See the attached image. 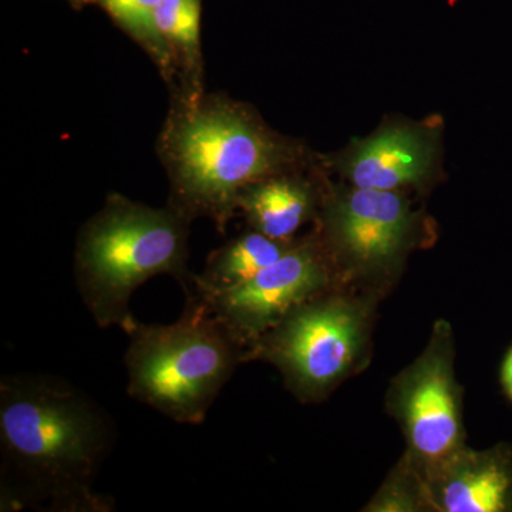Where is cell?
I'll return each instance as SVG.
<instances>
[{"label":"cell","mask_w":512,"mask_h":512,"mask_svg":"<svg viewBox=\"0 0 512 512\" xmlns=\"http://www.w3.org/2000/svg\"><path fill=\"white\" fill-rule=\"evenodd\" d=\"M503 382L505 389L512 399V350L508 353L507 359H505L503 367Z\"/></svg>","instance_id":"16"},{"label":"cell","mask_w":512,"mask_h":512,"mask_svg":"<svg viewBox=\"0 0 512 512\" xmlns=\"http://www.w3.org/2000/svg\"><path fill=\"white\" fill-rule=\"evenodd\" d=\"M416 507L417 503L407 488L394 484L376 498L375 503L372 504V511H414Z\"/></svg>","instance_id":"15"},{"label":"cell","mask_w":512,"mask_h":512,"mask_svg":"<svg viewBox=\"0 0 512 512\" xmlns=\"http://www.w3.org/2000/svg\"><path fill=\"white\" fill-rule=\"evenodd\" d=\"M362 329V318L353 306L313 296L256 339L247 359L269 360L302 397H315L352 365Z\"/></svg>","instance_id":"5"},{"label":"cell","mask_w":512,"mask_h":512,"mask_svg":"<svg viewBox=\"0 0 512 512\" xmlns=\"http://www.w3.org/2000/svg\"><path fill=\"white\" fill-rule=\"evenodd\" d=\"M434 143L419 128L392 127L357 144L345 161V173L359 188L394 191L420 183L429 174Z\"/></svg>","instance_id":"9"},{"label":"cell","mask_w":512,"mask_h":512,"mask_svg":"<svg viewBox=\"0 0 512 512\" xmlns=\"http://www.w3.org/2000/svg\"><path fill=\"white\" fill-rule=\"evenodd\" d=\"M315 197L309 184L284 173L248 185L239 194L238 210L255 231L278 241H291L311 217Z\"/></svg>","instance_id":"11"},{"label":"cell","mask_w":512,"mask_h":512,"mask_svg":"<svg viewBox=\"0 0 512 512\" xmlns=\"http://www.w3.org/2000/svg\"><path fill=\"white\" fill-rule=\"evenodd\" d=\"M431 498L446 512L507 510L512 487L510 470L500 458L458 448L434 466Z\"/></svg>","instance_id":"10"},{"label":"cell","mask_w":512,"mask_h":512,"mask_svg":"<svg viewBox=\"0 0 512 512\" xmlns=\"http://www.w3.org/2000/svg\"><path fill=\"white\" fill-rule=\"evenodd\" d=\"M444 336L440 330L404 375L397 400L414 453L431 467L461 448L457 392Z\"/></svg>","instance_id":"7"},{"label":"cell","mask_w":512,"mask_h":512,"mask_svg":"<svg viewBox=\"0 0 512 512\" xmlns=\"http://www.w3.org/2000/svg\"><path fill=\"white\" fill-rule=\"evenodd\" d=\"M329 225L336 244L356 262L383 265L406 244L412 212L394 191L357 187L330 208Z\"/></svg>","instance_id":"8"},{"label":"cell","mask_w":512,"mask_h":512,"mask_svg":"<svg viewBox=\"0 0 512 512\" xmlns=\"http://www.w3.org/2000/svg\"><path fill=\"white\" fill-rule=\"evenodd\" d=\"M116 429L109 414L73 383L40 373L0 382L2 500L6 507L63 512L113 510L93 480L109 456Z\"/></svg>","instance_id":"1"},{"label":"cell","mask_w":512,"mask_h":512,"mask_svg":"<svg viewBox=\"0 0 512 512\" xmlns=\"http://www.w3.org/2000/svg\"><path fill=\"white\" fill-rule=\"evenodd\" d=\"M127 393L175 423H204L208 410L247 360L248 348L194 291L171 325L137 322L127 332Z\"/></svg>","instance_id":"4"},{"label":"cell","mask_w":512,"mask_h":512,"mask_svg":"<svg viewBox=\"0 0 512 512\" xmlns=\"http://www.w3.org/2000/svg\"><path fill=\"white\" fill-rule=\"evenodd\" d=\"M191 220L175 208H153L110 194L80 229L74 278L84 306L99 328L128 332L138 322L130 301L138 286L157 275L173 276L194 291L188 269Z\"/></svg>","instance_id":"3"},{"label":"cell","mask_w":512,"mask_h":512,"mask_svg":"<svg viewBox=\"0 0 512 512\" xmlns=\"http://www.w3.org/2000/svg\"><path fill=\"white\" fill-rule=\"evenodd\" d=\"M158 154L170 181L168 205L191 221L208 218L220 232L238 211L239 194L295 157L245 104L205 93L174 94Z\"/></svg>","instance_id":"2"},{"label":"cell","mask_w":512,"mask_h":512,"mask_svg":"<svg viewBox=\"0 0 512 512\" xmlns=\"http://www.w3.org/2000/svg\"><path fill=\"white\" fill-rule=\"evenodd\" d=\"M73 8L82 9L84 6L93 5L96 3V0H67Z\"/></svg>","instance_id":"17"},{"label":"cell","mask_w":512,"mask_h":512,"mask_svg":"<svg viewBox=\"0 0 512 512\" xmlns=\"http://www.w3.org/2000/svg\"><path fill=\"white\" fill-rule=\"evenodd\" d=\"M292 245L255 229L239 235L208 255L204 271L194 276V292L207 295L234 288L274 264Z\"/></svg>","instance_id":"13"},{"label":"cell","mask_w":512,"mask_h":512,"mask_svg":"<svg viewBox=\"0 0 512 512\" xmlns=\"http://www.w3.org/2000/svg\"><path fill=\"white\" fill-rule=\"evenodd\" d=\"M326 284L328 272L318 248L303 242L293 244L274 264L234 288L207 295L195 293L249 348L286 313L318 295Z\"/></svg>","instance_id":"6"},{"label":"cell","mask_w":512,"mask_h":512,"mask_svg":"<svg viewBox=\"0 0 512 512\" xmlns=\"http://www.w3.org/2000/svg\"><path fill=\"white\" fill-rule=\"evenodd\" d=\"M158 3L160 0H96V5L151 57L165 82L174 87L173 64L156 26Z\"/></svg>","instance_id":"14"},{"label":"cell","mask_w":512,"mask_h":512,"mask_svg":"<svg viewBox=\"0 0 512 512\" xmlns=\"http://www.w3.org/2000/svg\"><path fill=\"white\" fill-rule=\"evenodd\" d=\"M156 26L171 64L174 94L197 97L204 93L201 53V0H160Z\"/></svg>","instance_id":"12"}]
</instances>
